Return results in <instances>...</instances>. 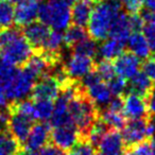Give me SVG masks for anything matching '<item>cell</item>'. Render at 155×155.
Instances as JSON below:
<instances>
[{"mask_svg":"<svg viewBox=\"0 0 155 155\" xmlns=\"http://www.w3.org/2000/svg\"><path fill=\"white\" fill-rule=\"evenodd\" d=\"M37 79L25 67H19L11 82L5 87L8 99L12 101L26 99L31 94Z\"/></svg>","mask_w":155,"mask_h":155,"instance_id":"5","label":"cell"},{"mask_svg":"<svg viewBox=\"0 0 155 155\" xmlns=\"http://www.w3.org/2000/svg\"><path fill=\"white\" fill-rule=\"evenodd\" d=\"M98 155H101V154H98Z\"/></svg>","mask_w":155,"mask_h":155,"instance_id":"50","label":"cell"},{"mask_svg":"<svg viewBox=\"0 0 155 155\" xmlns=\"http://www.w3.org/2000/svg\"><path fill=\"white\" fill-rule=\"evenodd\" d=\"M38 0H22L17 3L14 12V25L18 28H24L36 21L39 10Z\"/></svg>","mask_w":155,"mask_h":155,"instance_id":"11","label":"cell"},{"mask_svg":"<svg viewBox=\"0 0 155 155\" xmlns=\"http://www.w3.org/2000/svg\"><path fill=\"white\" fill-rule=\"evenodd\" d=\"M38 155H66L64 150L58 148L54 144H46L39 150Z\"/></svg>","mask_w":155,"mask_h":155,"instance_id":"38","label":"cell"},{"mask_svg":"<svg viewBox=\"0 0 155 155\" xmlns=\"http://www.w3.org/2000/svg\"><path fill=\"white\" fill-rule=\"evenodd\" d=\"M148 117L140 119H131V120L127 121V124L122 129V134H121L125 148L144 141L146 138H148V135H147V119Z\"/></svg>","mask_w":155,"mask_h":155,"instance_id":"10","label":"cell"},{"mask_svg":"<svg viewBox=\"0 0 155 155\" xmlns=\"http://www.w3.org/2000/svg\"><path fill=\"white\" fill-rule=\"evenodd\" d=\"M62 66L67 77L70 78L71 80L81 81L83 77L95 69L96 60L91 56L72 52L67 60H64Z\"/></svg>","mask_w":155,"mask_h":155,"instance_id":"6","label":"cell"},{"mask_svg":"<svg viewBox=\"0 0 155 155\" xmlns=\"http://www.w3.org/2000/svg\"><path fill=\"white\" fill-rule=\"evenodd\" d=\"M69 3H74V2H78V1H82V0H67Z\"/></svg>","mask_w":155,"mask_h":155,"instance_id":"44","label":"cell"},{"mask_svg":"<svg viewBox=\"0 0 155 155\" xmlns=\"http://www.w3.org/2000/svg\"><path fill=\"white\" fill-rule=\"evenodd\" d=\"M50 139V124L45 122H37L32 125L27 141L25 143V149L32 151L41 150L47 144Z\"/></svg>","mask_w":155,"mask_h":155,"instance_id":"16","label":"cell"},{"mask_svg":"<svg viewBox=\"0 0 155 155\" xmlns=\"http://www.w3.org/2000/svg\"><path fill=\"white\" fill-rule=\"evenodd\" d=\"M18 155H38L36 153V151H32V150H28V149H22L19 152Z\"/></svg>","mask_w":155,"mask_h":155,"instance_id":"42","label":"cell"},{"mask_svg":"<svg viewBox=\"0 0 155 155\" xmlns=\"http://www.w3.org/2000/svg\"><path fill=\"white\" fill-rule=\"evenodd\" d=\"M99 117L110 127L114 130H122L127 124V117L122 112H114L104 107L100 110Z\"/></svg>","mask_w":155,"mask_h":155,"instance_id":"25","label":"cell"},{"mask_svg":"<svg viewBox=\"0 0 155 155\" xmlns=\"http://www.w3.org/2000/svg\"><path fill=\"white\" fill-rule=\"evenodd\" d=\"M122 0H104L95 3L87 24V32L96 41H103L110 35L114 20L122 12Z\"/></svg>","mask_w":155,"mask_h":155,"instance_id":"2","label":"cell"},{"mask_svg":"<svg viewBox=\"0 0 155 155\" xmlns=\"http://www.w3.org/2000/svg\"><path fill=\"white\" fill-rule=\"evenodd\" d=\"M110 91L114 96H123L127 91V80L121 77H114L110 82L107 83Z\"/></svg>","mask_w":155,"mask_h":155,"instance_id":"33","label":"cell"},{"mask_svg":"<svg viewBox=\"0 0 155 155\" xmlns=\"http://www.w3.org/2000/svg\"><path fill=\"white\" fill-rule=\"evenodd\" d=\"M50 140L52 144L64 151H69L80 140V134L75 127H53L50 132Z\"/></svg>","mask_w":155,"mask_h":155,"instance_id":"12","label":"cell"},{"mask_svg":"<svg viewBox=\"0 0 155 155\" xmlns=\"http://www.w3.org/2000/svg\"><path fill=\"white\" fill-rule=\"evenodd\" d=\"M129 20L132 32H141L144 26V21L141 14H129Z\"/></svg>","mask_w":155,"mask_h":155,"instance_id":"35","label":"cell"},{"mask_svg":"<svg viewBox=\"0 0 155 155\" xmlns=\"http://www.w3.org/2000/svg\"><path fill=\"white\" fill-rule=\"evenodd\" d=\"M9 113V120H8V130L11 132V134L16 138L18 142L21 146H25L27 141V138L31 131V127L33 125L32 119L25 117L17 113Z\"/></svg>","mask_w":155,"mask_h":155,"instance_id":"13","label":"cell"},{"mask_svg":"<svg viewBox=\"0 0 155 155\" xmlns=\"http://www.w3.org/2000/svg\"><path fill=\"white\" fill-rule=\"evenodd\" d=\"M131 26H130L129 14L127 12H121L116 19L114 20L110 30V38L118 39L121 41H127L131 35Z\"/></svg>","mask_w":155,"mask_h":155,"instance_id":"20","label":"cell"},{"mask_svg":"<svg viewBox=\"0 0 155 155\" xmlns=\"http://www.w3.org/2000/svg\"><path fill=\"white\" fill-rule=\"evenodd\" d=\"M95 70L100 75L102 81H104L105 83L110 82L113 78L115 77V73H116L114 68V64L112 63V61L103 60V58H101L100 62H96Z\"/></svg>","mask_w":155,"mask_h":155,"instance_id":"30","label":"cell"},{"mask_svg":"<svg viewBox=\"0 0 155 155\" xmlns=\"http://www.w3.org/2000/svg\"><path fill=\"white\" fill-rule=\"evenodd\" d=\"M143 5L147 8V10L155 11V0H143Z\"/></svg>","mask_w":155,"mask_h":155,"instance_id":"41","label":"cell"},{"mask_svg":"<svg viewBox=\"0 0 155 155\" xmlns=\"http://www.w3.org/2000/svg\"><path fill=\"white\" fill-rule=\"evenodd\" d=\"M22 146L9 130L0 131V155H18Z\"/></svg>","mask_w":155,"mask_h":155,"instance_id":"24","label":"cell"},{"mask_svg":"<svg viewBox=\"0 0 155 155\" xmlns=\"http://www.w3.org/2000/svg\"><path fill=\"white\" fill-rule=\"evenodd\" d=\"M142 71L155 83V58H147L142 64Z\"/></svg>","mask_w":155,"mask_h":155,"instance_id":"37","label":"cell"},{"mask_svg":"<svg viewBox=\"0 0 155 155\" xmlns=\"http://www.w3.org/2000/svg\"><path fill=\"white\" fill-rule=\"evenodd\" d=\"M14 9L13 5L8 0L0 2V29L9 28L14 24Z\"/></svg>","mask_w":155,"mask_h":155,"instance_id":"29","label":"cell"},{"mask_svg":"<svg viewBox=\"0 0 155 155\" xmlns=\"http://www.w3.org/2000/svg\"><path fill=\"white\" fill-rule=\"evenodd\" d=\"M113 64L116 74L125 80L132 79L138 71H140L141 67L140 58L130 50H124L118 58H115Z\"/></svg>","mask_w":155,"mask_h":155,"instance_id":"9","label":"cell"},{"mask_svg":"<svg viewBox=\"0 0 155 155\" xmlns=\"http://www.w3.org/2000/svg\"><path fill=\"white\" fill-rule=\"evenodd\" d=\"M73 152L77 155H97L96 148L87 139H81L74 146Z\"/></svg>","mask_w":155,"mask_h":155,"instance_id":"34","label":"cell"},{"mask_svg":"<svg viewBox=\"0 0 155 155\" xmlns=\"http://www.w3.org/2000/svg\"><path fill=\"white\" fill-rule=\"evenodd\" d=\"M54 105L49 100H37L34 101V120L41 122L49 120L53 114Z\"/></svg>","mask_w":155,"mask_h":155,"instance_id":"27","label":"cell"},{"mask_svg":"<svg viewBox=\"0 0 155 155\" xmlns=\"http://www.w3.org/2000/svg\"><path fill=\"white\" fill-rule=\"evenodd\" d=\"M154 58H155V54H154Z\"/></svg>","mask_w":155,"mask_h":155,"instance_id":"49","label":"cell"},{"mask_svg":"<svg viewBox=\"0 0 155 155\" xmlns=\"http://www.w3.org/2000/svg\"><path fill=\"white\" fill-rule=\"evenodd\" d=\"M33 54V49L24 36V33H20L14 39L0 47V58L14 66L21 67L27 63Z\"/></svg>","mask_w":155,"mask_h":155,"instance_id":"4","label":"cell"},{"mask_svg":"<svg viewBox=\"0 0 155 155\" xmlns=\"http://www.w3.org/2000/svg\"><path fill=\"white\" fill-rule=\"evenodd\" d=\"M154 87L155 83L143 71H138L132 79H130V82H127L125 93L135 94L146 100Z\"/></svg>","mask_w":155,"mask_h":155,"instance_id":"17","label":"cell"},{"mask_svg":"<svg viewBox=\"0 0 155 155\" xmlns=\"http://www.w3.org/2000/svg\"><path fill=\"white\" fill-rule=\"evenodd\" d=\"M123 115L127 119H140L149 116L146 100L135 94L125 93L123 95Z\"/></svg>","mask_w":155,"mask_h":155,"instance_id":"14","label":"cell"},{"mask_svg":"<svg viewBox=\"0 0 155 155\" xmlns=\"http://www.w3.org/2000/svg\"><path fill=\"white\" fill-rule=\"evenodd\" d=\"M96 1H104V0H96Z\"/></svg>","mask_w":155,"mask_h":155,"instance_id":"47","label":"cell"},{"mask_svg":"<svg viewBox=\"0 0 155 155\" xmlns=\"http://www.w3.org/2000/svg\"><path fill=\"white\" fill-rule=\"evenodd\" d=\"M17 69L18 68H16V66L10 63L0 61V84L2 85L3 88L11 82V80L17 72Z\"/></svg>","mask_w":155,"mask_h":155,"instance_id":"31","label":"cell"},{"mask_svg":"<svg viewBox=\"0 0 155 155\" xmlns=\"http://www.w3.org/2000/svg\"><path fill=\"white\" fill-rule=\"evenodd\" d=\"M127 47L130 51L133 52L139 58H147L151 55V47L147 41L146 36L141 32H133L127 39Z\"/></svg>","mask_w":155,"mask_h":155,"instance_id":"21","label":"cell"},{"mask_svg":"<svg viewBox=\"0 0 155 155\" xmlns=\"http://www.w3.org/2000/svg\"><path fill=\"white\" fill-rule=\"evenodd\" d=\"M98 150L101 155H122L124 152V141L120 132L110 129L102 137L98 144Z\"/></svg>","mask_w":155,"mask_h":155,"instance_id":"15","label":"cell"},{"mask_svg":"<svg viewBox=\"0 0 155 155\" xmlns=\"http://www.w3.org/2000/svg\"><path fill=\"white\" fill-rule=\"evenodd\" d=\"M86 91L87 95L95 102V104L98 106L99 110H102L105 106H107V104L112 100L113 94L108 87L107 83H105L104 81H100V82L87 87Z\"/></svg>","mask_w":155,"mask_h":155,"instance_id":"19","label":"cell"},{"mask_svg":"<svg viewBox=\"0 0 155 155\" xmlns=\"http://www.w3.org/2000/svg\"><path fill=\"white\" fill-rule=\"evenodd\" d=\"M51 31L49 26L41 21H34L22 28L24 36L32 47L33 52H39L44 49Z\"/></svg>","mask_w":155,"mask_h":155,"instance_id":"8","label":"cell"},{"mask_svg":"<svg viewBox=\"0 0 155 155\" xmlns=\"http://www.w3.org/2000/svg\"><path fill=\"white\" fill-rule=\"evenodd\" d=\"M110 130V127L102 120L101 118H98L94 122L91 127L89 129L88 134H87V140L91 141L95 147H98L99 142L101 141L102 137Z\"/></svg>","mask_w":155,"mask_h":155,"instance_id":"26","label":"cell"},{"mask_svg":"<svg viewBox=\"0 0 155 155\" xmlns=\"http://www.w3.org/2000/svg\"><path fill=\"white\" fill-rule=\"evenodd\" d=\"M87 37H89V34L85 29V27L72 24L66 29L65 33L63 34L64 46L67 49L71 50L75 45H78L80 41H84Z\"/></svg>","mask_w":155,"mask_h":155,"instance_id":"23","label":"cell"},{"mask_svg":"<svg viewBox=\"0 0 155 155\" xmlns=\"http://www.w3.org/2000/svg\"><path fill=\"white\" fill-rule=\"evenodd\" d=\"M7 95H5V88L2 87V85L0 84V108L5 107L7 106Z\"/></svg>","mask_w":155,"mask_h":155,"instance_id":"40","label":"cell"},{"mask_svg":"<svg viewBox=\"0 0 155 155\" xmlns=\"http://www.w3.org/2000/svg\"><path fill=\"white\" fill-rule=\"evenodd\" d=\"M61 94V84L56 78L52 74H47L39 78L35 82L30 95V99L33 101L37 100H56Z\"/></svg>","mask_w":155,"mask_h":155,"instance_id":"7","label":"cell"},{"mask_svg":"<svg viewBox=\"0 0 155 155\" xmlns=\"http://www.w3.org/2000/svg\"><path fill=\"white\" fill-rule=\"evenodd\" d=\"M96 0H82L74 2L71 8V24L78 26H87Z\"/></svg>","mask_w":155,"mask_h":155,"instance_id":"18","label":"cell"},{"mask_svg":"<svg viewBox=\"0 0 155 155\" xmlns=\"http://www.w3.org/2000/svg\"><path fill=\"white\" fill-rule=\"evenodd\" d=\"M37 18L54 30H65L71 22L70 5L67 0H48L39 5Z\"/></svg>","mask_w":155,"mask_h":155,"instance_id":"3","label":"cell"},{"mask_svg":"<svg viewBox=\"0 0 155 155\" xmlns=\"http://www.w3.org/2000/svg\"><path fill=\"white\" fill-rule=\"evenodd\" d=\"M68 155H77V154H75V153H74V152H73V151H72V152H70V153H69Z\"/></svg>","mask_w":155,"mask_h":155,"instance_id":"46","label":"cell"},{"mask_svg":"<svg viewBox=\"0 0 155 155\" xmlns=\"http://www.w3.org/2000/svg\"><path fill=\"white\" fill-rule=\"evenodd\" d=\"M98 48L99 46L96 44V41H94L91 36L85 38L84 41H80V43L75 45L72 48V52L78 54H82V55L91 56V58H95L98 55Z\"/></svg>","mask_w":155,"mask_h":155,"instance_id":"28","label":"cell"},{"mask_svg":"<svg viewBox=\"0 0 155 155\" xmlns=\"http://www.w3.org/2000/svg\"><path fill=\"white\" fill-rule=\"evenodd\" d=\"M1 1H2V0H0V2H1Z\"/></svg>","mask_w":155,"mask_h":155,"instance_id":"48","label":"cell"},{"mask_svg":"<svg viewBox=\"0 0 155 155\" xmlns=\"http://www.w3.org/2000/svg\"><path fill=\"white\" fill-rule=\"evenodd\" d=\"M38 1H39V0H38Z\"/></svg>","mask_w":155,"mask_h":155,"instance_id":"51","label":"cell"},{"mask_svg":"<svg viewBox=\"0 0 155 155\" xmlns=\"http://www.w3.org/2000/svg\"><path fill=\"white\" fill-rule=\"evenodd\" d=\"M0 131H1V112H0Z\"/></svg>","mask_w":155,"mask_h":155,"instance_id":"45","label":"cell"},{"mask_svg":"<svg viewBox=\"0 0 155 155\" xmlns=\"http://www.w3.org/2000/svg\"><path fill=\"white\" fill-rule=\"evenodd\" d=\"M143 34L150 45L151 49L155 50V25L152 24H144L143 26Z\"/></svg>","mask_w":155,"mask_h":155,"instance_id":"36","label":"cell"},{"mask_svg":"<svg viewBox=\"0 0 155 155\" xmlns=\"http://www.w3.org/2000/svg\"><path fill=\"white\" fill-rule=\"evenodd\" d=\"M122 155H153L149 140H144L137 144L125 149Z\"/></svg>","mask_w":155,"mask_h":155,"instance_id":"32","label":"cell"},{"mask_svg":"<svg viewBox=\"0 0 155 155\" xmlns=\"http://www.w3.org/2000/svg\"><path fill=\"white\" fill-rule=\"evenodd\" d=\"M68 110L81 139H87L89 129L99 118L100 110L87 95L86 88L81 83L75 95L69 100Z\"/></svg>","mask_w":155,"mask_h":155,"instance_id":"1","label":"cell"},{"mask_svg":"<svg viewBox=\"0 0 155 155\" xmlns=\"http://www.w3.org/2000/svg\"><path fill=\"white\" fill-rule=\"evenodd\" d=\"M9 2H11L12 5H17V3H19L20 1H22V0H8Z\"/></svg>","mask_w":155,"mask_h":155,"instance_id":"43","label":"cell"},{"mask_svg":"<svg viewBox=\"0 0 155 155\" xmlns=\"http://www.w3.org/2000/svg\"><path fill=\"white\" fill-rule=\"evenodd\" d=\"M147 108H148V114L149 116L155 117V87L152 89L149 96L146 99Z\"/></svg>","mask_w":155,"mask_h":155,"instance_id":"39","label":"cell"},{"mask_svg":"<svg viewBox=\"0 0 155 155\" xmlns=\"http://www.w3.org/2000/svg\"><path fill=\"white\" fill-rule=\"evenodd\" d=\"M125 50L124 41L118 39L110 38L107 41H103L98 48V55L103 60L114 61Z\"/></svg>","mask_w":155,"mask_h":155,"instance_id":"22","label":"cell"}]
</instances>
